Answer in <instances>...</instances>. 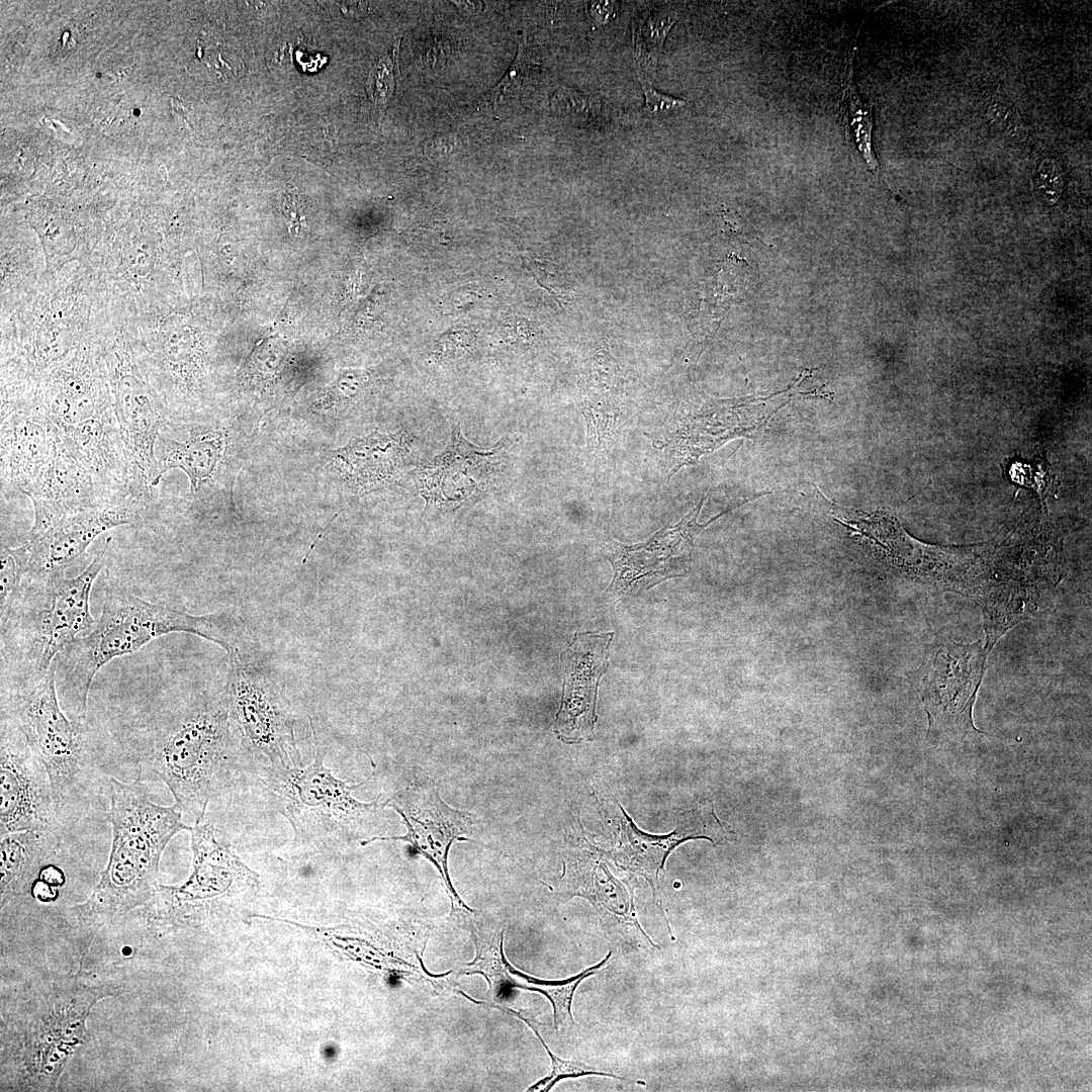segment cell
I'll return each mask as SVG.
<instances>
[{"instance_id": "obj_15", "label": "cell", "mask_w": 1092, "mask_h": 1092, "mask_svg": "<svg viewBox=\"0 0 1092 1092\" xmlns=\"http://www.w3.org/2000/svg\"><path fill=\"white\" fill-rule=\"evenodd\" d=\"M788 399V396L772 395L759 400L715 404L685 418L675 436L679 451L677 467L697 460L733 438L761 433Z\"/></svg>"}, {"instance_id": "obj_2", "label": "cell", "mask_w": 1092, "mask_h": 1092, "mask_svg": "<svg viewBox=\"0 0 1092 1092\" xmlns=\"http://www.w3.org/2000/svg\"><path fill=\"white\" fill-rule=\"evenodd\" d=\"M140 756L194 824L202 822L214 797L255 765L232 727L224 692L163 719Z\"/></svg>"}, {"instance_id": "obj_34", "label": "cell", "mask_w": 1092, "mask_h": 1092, "mask_svg": "<svg viewBox=\"0 0 1092 1092\" xmlns=\"http://www.w3.org/2000/svg\"><path fill=\"white\" fill-rule=\"evenodd\" d=\"M392 62L386 58L372 71L369 78V91L377 103H385L393 91Z\"/></svg>"}, {"instance_id": "obj_13", "label": "cell", "mask_w": 1092, "mask_h": 1092, "mask_svg": "<svg viewBox=\"0 0 1092 1092\" xmlns=\"http://www.w3.org/2000/svg\"><path fill=\"white\" fill-rule=\"evenodd\" d=\"M60 439L59 428L34 407L1 420L2 496L26 495L56 454Z\"/></svg>"}, {"instance_id": "obj_11", "label": "cell", "mask_w": 1092, "mask_h": 1092, "mask_svg": "<svg viewBox=\"0 0 1092 1092\" xmlns=\"http://www.w3.org/2000/svg\"><path fill=\"white\" fill-rule=\"evenodd\" d=\"M394 809L406 825L403 836H375L366 844L377 840H403L412 850L431 860L443 877L452 903V913L462 918L473 912L454 890L448 873V852L455 840L473 841L467 835L472 832L475 818L468 811L449 807L440 798L432 783L414 784L400 790L385 802Z\"/></svg>"}, {"instance_id": "obj_30", "label": "cell", "mask_w": 1092, "mask_h": 1092, "mask_svg": "<svg viewBox=\"0 0 1092 1092\" xmlns=\"http://www.w3.org/2000/svg\"><path fill=\"white\" fill-rule=\"evenodd\" d=\"M515 1013L517 1014V1016H519L522 1020H524L536 1032V1034L541 1039V1042L545 1046L546 1051L548 1052V1054H549V1056H550V1058L552 1060V1072H551V1074L548 1077H546L543 1081H540L537 1084H535L534 1086H532L529 1090L541 1089L543 1091H548L557 1081H559L562 1078H568V1077L575 1078V1077L589 1076V1075H599V1076L611 1077V1078L619 1079V1080H622V1081H628V1082H631V1083L632 1082L635 1083L632 1080L630 1081L629 1079H627L625 1077L618 1076V1075H615V1074L610 1073V1072L597 1071V1070L593 1069L592 1067H589V1066H587V1065H585L583 1063H580V1062L566 1061V1060L560 1059L559 1057L552 1054V1052L549 1050V1048L544 1043V1041H543L541 1035L538 1033V1029H537L536 1025H534L533 1021L530 1020L528 1018V1016H526V1015H523L521 1013H517V1012H515Z\"/></svg>"}, {"instance_id": "obj_4", "label": "cell", "mask_w": 1092, "mask_h": 1092, "mask_svg": "<svg viewBox=\"0 0 1092 1092\" xmlns=\"http://www.w3.org/2000/svg\"><path fill=\"white\" fill-rule=\"evenodd\" d=\"M57 661L39 679L2 689L1 715L22 731L49 774L55 808L65 824L110 778L90 745L84 716L70 720L60 703Z\"/></svg>"}, {"instance_id": "obj_6", "label": "cell", "mask_w": 1092, "mask_h": 1092, "mask_svg": "<svg viewBox=\"0 0 1092 1092\" xmlns=\"http://www.w3.org/2000/svg\"><path fill=\"white\" fill-rule=\"evenodd\" d=\"M317 749L306 766L273 769L263 766V781L276 809L290 822L293 845L310 851H331L358 841L364 845L377 826L385 803L358 801L352 792L372 778L347 785L325 766Z\"/></svg>"}, {"instance_id": "obj_9", "label": "cell", "mask_w": 1092, "mask_h": 1092, "mask_svg": "<svg viewBox=\"0 0 1092 1092\" xmlns=\"http://www.w3.org/2000/svg\"><path fill=\"white\" fill-rule=\"evenodd\" d=\"M111 363V402L127 458L130 493L149 506L162 479L155 456L157 439L172 424L158 394L130 356L115 353Z\"/></svg>"}, {"instance_id": "obj_12", "label": "cell", "mask_w": 1092, "mask_h": 1092, "mask_svg": "<svg viewBox=\"0 0 1092 1092\" xmlns=\"http://www.w3.org/2000/svg\"><path fill=\"white\" fill-rule=\"evenodd\" d=\"M148 506L125 500L65 517L50 526L29 530L26 574L65 571L102 533L142 521Z\"/></svg>"}, {"instance_id": "obj_10", "label": "cell", "mask_w": 1092, "mask_h": 1092, "mask_svg": "<svg viewBox=\"0 0 1092 1092\" xmlns=\"http://www.w3.org/2000/svg\"><path fill=\"white\" fill-rule=\"evenodd\" d=\"M63 827L43 762L15 723L1 715L0 835Z\"/></svg>"}, {"instance_id": "obj_8", "label": "cell", "mask_w": 1092, "mask_h": 1092, "mask_svg": "<svg viewBox=\"0 0 1092 1092\" xmlns=\"http://www.w3.org/2000/svg\"><path fill=\"white\" fill-rule=\"evenodd\" d=\"M991 647L986 641H944L932 646L922 665L919 692L932 742L982 733L974 724L973 707Z\"/></svg>"}, {"instance_id": "obj_1", "label": "cell", "mask_w": 1092, "mask_h": 1092, "mask_svg": "<svg viewBox=\"0 0 1092 1092\" xmlns=\"http://www.w3.org/2000/svg\"><path fill=\"white\" fill-rule=\"evenodd\" d=\"M171 633L199 636L219 645L228 655L242 652L243 626L232 614L192 615L125 590L107 592L91 630L56 657L57 691L64 711L73 718L84 716L91 684L105 664Z\"/></svg>"}, {"instance_id": "obj_31", "label": "cell", "mask_w": 1092, "mask_h": 1092, "mask_svg": "<svg viewBox=\"0 0 1092 1092\" xmlns=\"http://www.w3.org/2000/svg\"><path fill=\"white\" fill-rule=\"evenodd\" d=\"M533 67L534 62L527 48V38L524 36L519 44L515 61L498 84L488 92L486 97L490 103L496 106L505 98L516 95L524 87Z\"/></svg>"}, {"instance_id": "obj_22", "label": "cell", "mask_w": 1092, "mask_h": 1092, "mask_svg": "<svg viewBox=\"0 0 1092 1092\" xmlns=\"http://www.w3.org/2000/svg\"><path fill=\"white\" fill-rule=\"evenodd\" d=\"M703 503L704 496L679 523L662 529L644 544L629 547L615 544L611 560L616 570V581L652 575H660L661 578L672 576L673 568L689 560L695 537L715 520L707 524L698 523Z\"/></svg>"}, {"instance_id": "obj_18", "label": "cell", "mask_w": 1092, "mask_h": 1092, "mask_svg": "<svg viewBox=\"0 0 1092 1092\" xmlns=\"http://www.w3.org/2000/svg\"><path fill=\"white\" fill-rule=\"evenodd\" d=\"M614 633L576 634L566 651L569 673L565 682L557 728L573 740L593 735L600 678L609 666V646Z\"/></svg>"}, {"instance_id": "obj_28", "label": "cell", "mask_w": 1092, "mask_h": 1092, "mask_svg": "<svg viewBox=\"0 0 1092 1092\" xmlns=\"http://www.w3.org/2000/svg\"><path fill=\"white\" fill-rule=\"evenodd\" d=\"M30 552L24 543L9 547L1 543L0 550V609H3L14 592L20 586L28 571Z\"/></svg>"}, {"instance_id": "obj_16", "label": "cell", "mask_w": 1092, "mask_h": 1092, "mask_svg": "<svg viewBox=\"0 0 1092 1092\" xmlns=\"http://www.w3.org/2000/svg\"><path fill=\"white\" fill-rule=\"evenodd\" d=\"M26 496L34 512L31 531L43 529L71 515L118 503L105 493L62 438L53 459Z\"/></svg>"}, {"instance_id": "obj_21", "label": "cell", "mask_w": 1092, "mask_h": 1092, "mask_svg": "<svg viewBox=\"0 0 1092 1092\" xmlns=\"http://www.w3.org/2000/svg\"><path fill=\"white\" fill-rule=\"evenodd\" d=\"M622 862L632 871L646 877L652 885L663 868L670 851L685 840L707 838L713 843L722 841L725 831L711 805H702L680 815L675 829L667 835H651L639 830L623 814Z\"/></svg>"}, {"instance_id": "obj_29", "label": "cell", "mask_w": 1092, "mask_h": 1092, "mask_svg": "<svg viewBox=\"0 0 1092 1092\" xmlns=\"http://www.w3.org/2000/svg\"><path fill=\"white\" fill-rule=\"evenodd\" d=\"M552 110L572 120L596 121L603 113V102L568 87L558 89L551 99Z\"/></svg>"}, {"instance_id": "obj_37", "label": "cell", "mask_w": 1092, "mask_h": 1092, "mask_svg": "<svg viewBox=\"0 0 1092 1092\" xmlns=\"http://www.w3.org/2000/svg\"><path fill=\"white\" fill-rule=\"evenodd\" d=\"M461 11L468 14H476L481 8V2L479 1H452Z\"/></svg>"}, {"instance_id": "obj_36", "label": "cell", "mask_w": 1092, "mask_h": 1092, "mask_svg": "<svg viewBox=\"0 0 1092 1092\" xmlns=\"http://www.w3.org/2000/svg\"><path fill=\"white\" fill-rule=\"evenodd\" d=\"M616 3L612 1H592L587 4V13L597 25L607 23L615 16Z\"/></svg>"}, {"instance_id": "obj_19", "label": "cell", "mask_w": 1092, "mask_h": 1092, "mask_svg": "<svg viewBox=\"0 0 1092 1092\" xmlns=\"http://www.w3.org/2000/svg\"><path fill=\"white\" fill-rule=\"evenodd\" d=\"M33 407L58 428L73 426L112 408L111 395L88 358L76 359L38 384Z\"/></svg>"}, {"instance_id": "obj_7", "label": "cell", "mask_w": 1092, "mask_h": 1092, "mask_svg": "<svg viewBox=\"0 0 1092 1092\" xmlns=\"http://www.w3.org/2000/svg\"><path fill=\"white\" fill-rule=\"evenodd\" d=\"M229 656L224 690L232 727L254 762L273 769L302 766L297 748L295 719L280 693L244 652Z\"/></svg>"}, {"instance_id": "obj_24", "label": "cell", "mask_w": 1092, "mask_h": 1092, "mask_svg": "<svg viewBox=\"0 0 1092 1092\" xmlns=\"http://www.w3.org/2000/svg\"><path fill=\"white\" fill-rule=\"evenodd\" d=\"M63 831L23 830L0 835L1 887L7 896L24 889L28 879L51 858Z\"/></svg>"}, {"instance_id": "obj_35", "label": "cell", "mask_w": 1092, "mask_h": 1092, "mask_svg": "<svg viewBox=\"0 0 1092 1092\" xmlns=\"http://www.w3.org/2000/svg\"><path fill=\"white\" fill-rule=\"evenodd\" d=\"M458 149L459 142L454 134H442L426 143L425 154L430 160L438 161L452 157Z\"/></svg>"}, {"instance_id": "obj_32", "label": "cell", "mask_w": 1092, "mask_h": 1092, "mask_svg": "<svg viewBox=\"0 0 1092 1092\" xmlns=\"http://www.w3.org/2000/svg\"><path fill=\"white\" fill-rule=\"evenodd\" d=\"M611 952L599 965L592 967L582 974L576 976L573 981L564 985L542 986L539 988L526 987L529 990L539 991L545 994L552 1002L554 1009V1023L556 1028L565 1027L574 1023L571 1015V1002L575 989L586 977L597 974L594 969L603 966L610 958Z\"/></svg>"}, {"instance_id": "obj_27", "label": "cell", "mask_w": 1092, "mask_h": 1092, "mask_svg": "<svg viewBox=\"0 0 1092 1092\" xmlns=\"http://www.w3.org/2000/svg\"><path fill=\"white\" fill-rule=\"evenodd\" d=\"M844 98L849 104L850 126L854 133L858 151L869 169L873 172L881 173L879 163L872 148V106L869 103H862L856 93L852 79V66L846 77Z\"/></svg>"}, {"instance_id": "obj_14", "label": "cell", "mask_w": 1092, "mask_h": 1092, "mask_svg": "<svg viewBox=\"0 0 1092 1092\" xmlns=\"http://www.w3.org/2000/svg\"><path fill=\"white\" fill-rule=\"evenodd\" d=\"M229 444V429L219 423L190 424L183 440L162 431L155 448L160 474L183 470L189 478L192 507L213 502L223 486Z\"/></svg>"}, {"instance_id": "obj_20", "label": "cell", "mask_w": 1092, "mask_h": 1092, "mask_svg": "<svg viewBox=\"0 0 1092 1092\" xmlns=\"http://www.w3.org/2000/svg\"><path fill=\"white\" fill-rule=\"evenodd\" d=\"M498 463V451H479L454 427L445 452L421 472L422 493L434 504L467 502L484 488Z\"/></svg>"}, {"instance_id": "obj_26", "label": "cell", "mask_w": 1092, "mask_h": 1092, "mask_svg": "<svg viewBox=\"0 0 1092 1092\" xmlns=\"http://www.w3.org/2000/svg\"><path fill=\"white\" fill-rule=\"evenodd\" d=\"M675 16L670 10L652 9L638 14L632 22L634 60L638 75L647 76L657 65Z\"/></svg>"}, {"instance_id": "obj_33", "label": "cell", "mask_w": 1092, "mask_h": 1092, "mask_svg": "<svg viewBox=\"0 0 1092 1092\" xmlns=\"http://www.w3.org/2000/svg\"><path fill=\"white\" fill-rule=\"evenodd\" d=\"M645 96L644 111L647 114H662L687 104L681 98L665 95L655 90L648 80V76L638 75Z\"/></svg>"}, {"instance_id": "obj_3", "label": "cell", "mask_w": 1092, "mask_h": 1092, "mask_svg": "<svg viewBox=\"0 0 1092 1092\" xmlns=\"http://www.w3.org/2000/svg\"><path fill=\"white\" fill-rule=\"evenodd\" d=\"M110 541L75 577H66L65 571L26 574L1 609L2 675L8 688L41 678L79 634L91 630L90 594Z\"/></svg>"}, {"instance_id": "obj_5", "label": "cell", "mask_w": 1092, "mask_h": 1092, "mask_svg": "<svg viewBox=\"0 0 1092 1092\" xmlns=\"http://www.w3.org/2000/svg\"><path fill=\"white\" fill-rule=\"evenodd\" d=\"M108 821L112 843L108 864L92 899L91 909L113 911L145 899L154 886L160 857L168 842L191 827L175 805L151 801L140 780L107 781Z\"/></svg>"}, {"instance_id": "obj_25", "label": "cell", "mask_w": 1092, "mask_h": 1092, "mask_svg": "<svg viewBox=\"0 0 1092 1092\" xmlns=\"http://www.w3.org/2000/svg\"><path fill=\"white\" fill-rule=\"evenodd\" d=\"M475 944V958L464 964L462 974H481L489 984L491 998L502 996L504 990L517 985L503 958L502 942L504 928L502 923L491 921L479 912H473L468 918Z\"/></svg>"}, {"instance_id": "obj_17", "label": "cell", "mask_w": 1092, "mask_h": 1092, "mask_svg": "<svg viewBox=\"0 0 1092 1092\" xmlns=\"http://www.w3.org/2000/svg\"><path fill=\"white\" fill-rule=\"evenodd\" d=\"M59 430L65 446L113 502H138L130 493L129 468L113 407Z\"/></svg>"}, {"instance_id": "obj_23", "label": "cell", "mask_w": 1092, "mask_h": 1092, "mask_svg": "<svg viewBox=\"0 0 1092 1092\" xmlns=\"http://www.w3.org/2000/svg\"><path fill=\"white\" fill-rule=\"evenodd\" d=\"M401 435L374 433L354 438L331 454L341 477L352 487L369 489L389 481L403 456Z\"/></svg>"}]
</instances>
